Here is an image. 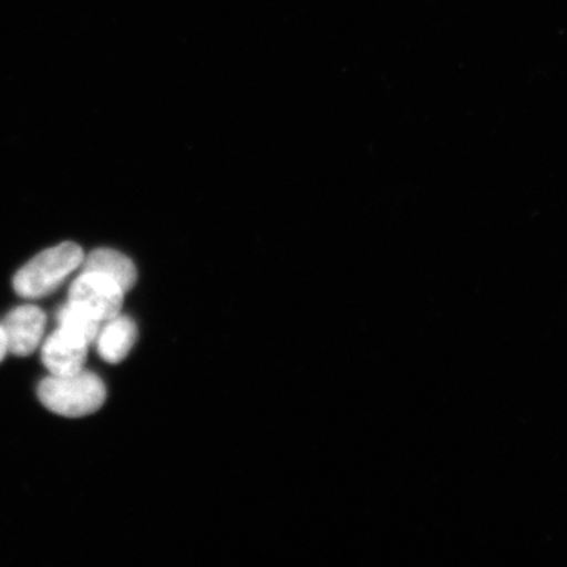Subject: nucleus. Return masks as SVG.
<instances>
[{
    "label": "nucleus",
    "instance_id": "nucleus-8",
    "mask_svg": "<svg viewBox=\"0 0 567 567\" xmlns=\"http://www.w3.org/2000/svg\"><path fill=\"white\" fill-rule=\"evenodd\" d=\"M56 319H59L60 328L86 340L89 344L95 342L99 331L102 329V322L99 319L71 302L63 305L59 315H56Z\"/></svg>",
    "mask_w": 567,
    "mask_h": 567
},
{
    "label": "nucleus",
    "instance_id": "nucleus-6",
    "mask_svg": "<svg viewBox=\"0 0 567 567\" xmlns=\"http://www.w3.org/2000/svg\"><path fill=\"white\" fill-rule=\"evenodd\" d=\"M137 340V326L130 317L116 316L105 322L96 338L97 352L110 364L123 361Z\"/></svg>",
    "mask_w": 567,
    "mask_h": 567
},
{
    "label": "nucleus",
    "instance_id": "nucleus-2",
    "mask_svg": "<svg viewBox=\"0 0 567 567\" xmlns=\"http://www.w3.org/2000/svg\"><path fill=\"white\" fill-rule=\"evenodd\" d=\"M83 260L84 252L76 244L63 243L48 248L19 269L13 278V289L24 299H41L61 287Z\"/></svg>",
    "mask_w": 567,
    "mask_h": 567
},
{
    "label": "nucleus",
    "instance_id": "nucleus-5",
    "mask_svg": "<svg viewBox=\"0 0 567 567\" xmlns=\"http://www.w3.org/2000/svg\"><path fill=\"white\" fill-rule=\"evenodd\" d=\"M87 352L86 340L60 328L42 347V363L53 375L73 374L83 370Z\"/></svg>",
    "mask_w": 567,
    "mask_h": 567
},
{
    "label": "nucleus",
    "instance_id": "nucleus-1",
    "mask_svg": "<svg viewBox=\"0 0 567 567\" xmlns=\"http://www.w3.org/2000/svg\"><path fill=\"white\" fill-rule=\"evenodd\" d=\"M39 400L52 413L81 417L96 413L104 405L106 390L99 375L80 371L66 375H51L40 382Z\"/></svg>",
    "mask_w": 567,
    "mask_h": 567
},
{
    "label": "nucleus",
    "instance_id": "nucleus-9",
    "mask_svg": "<svg viewBox=\"0 0 567 567\" xmlns=\"http://www.w3.org/2000/svg\"><path fill=\"white\" fill-rule=\"evenodd\" d=\"M7 352H9V346H7L3 326L0 324V361H3Z\"/></svg>",
    "mask_w": 567,
    "mask_h": 567
},
{
    "label": "nucleus",
    "instance_id": "nucleus-4",
    "mask_svg": "<svg viewBox=\"0 0 567 567\" xmlns=\"http://www.w3.org/2000/svg\"><path fill=\"white\" fill-rule=\"evenodd\" d=\"M45 323L44 311L33 305L13 309L2 324L9 352L17 357H30L41 343Z\"/></svg>",
    "mask_w": 567,
    "mask_h": 567
},
{
    "label": "nucleus",
    "instance_id": "nucleus-3",
    "mask_svg": "<svg viewBox=\"0 0 567 567\" xmlns=\"http://www.w3.org/2000/svg\"><path fill=\"white\" fill-rule=\"evenodd\" d=\"M124 290L103 274L83 271L71 284L69 302L86 310L99 321L106 322L122 311Z\"/></svg>",
    "mask_w": 567,
    "mask_h": 567
},
{
    "label": "nucleus",
    "instance_id": "nucleus-7",
    "mask_svg": "<svg viewBox=\"0 0 567 567\" xmlns=\"http://www.w3.org/2000/svg\"><path fill=\"white\" fill-rule=\"evenodd\" d=\"M83 271L99 272L109 276L127 292L137 281V269L126 255L112 248H97L84 258Z\"/></svg>",
    "mask_w": 567,
    "mask_h": 567
}]
</instances>
